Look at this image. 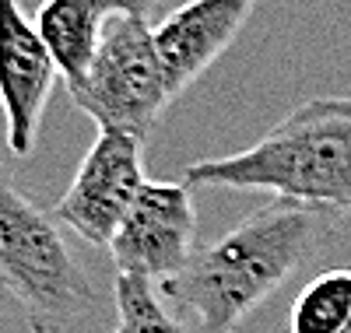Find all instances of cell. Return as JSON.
Instances as JSON below:
<instances>
[{
    "label": "cell",
    "mask_w": 351,
    "mask_h": 333,
    "mask_svg": "<svg viewBox=\"0 0 351 333\" xmlns=\"http://www.w3.org/2000/svg\"><path fill=\"white\" fill-rule=\"evenodd\" d=\"M106 8H109V14L152 21V14L158 11V0H106Z\"/></svg>",
    "instance_id": "obj_12"
},
{
    "label": "cell",
    "mask_w": 351,
    "mask_h": 333,
    "mask_svg": "<svg viewBox=\"0 0 351 333\" xmlns=\"http://www.w3.org/2000/svg\"><path fill=\"white\" fill-rule=\"evenodd\" d=\"M341 214L295 200H267L221 238L197 246L176 278L158 284L197 333H236L278 288L327 246Z\"/></svg>",
    "instance_id": "obj_1"
},
{
    "label": "cell",
    "mask_w": 351,
    "mask_h": 333,
    "mask_svg": "<svg viewBox=\"0 0 351 333\" xmlns=\"http://www.w3.org/2000/svg\"><path fill=\"white\" fill-rule=\"evenodd\" d=\"M0 284L28 312V319H46L67 326L84 316L95 301V288L84 267L74 260L60 221L25 197L18 183L0 165Z\"/></svg>",
    "instance_id": "obj_3"
},
{
    "label": "cell",
    "mask_w": 351,
    "mask_h": 333,
    "mask_svg": "<svg viewBox=\"0 0 351 333\" xmlns=\"http://www.w3.org/2000/svg\"><path fill=\"white\" fill-rule=\"evenodd\" d=\"M197 249V207L186 183L148 179L134 207L116 228L109 253L116 274L152 281L155 288L176 278Z\"/></svg>",
    "instance_id": "obj_6"
},
{
    "label": "cell",
    "mask_w": 351,
    "mask_h": 333,
    "mask_svg": "<svg viewBox=\"0 0 351 333\" xmlns=\"http://www.w3.org/2000/svg\"><path fill=\"white\" fill-rule=\"evenodd\" d=\"M28 326H32V333H64V326L46 323V319H28Z\"/></svg>",
    "instance_id": "obj_13"
},
{
    "label": "cell",
    "mask_w": 351,
    "mask_h": 333,
    "mask_svg": "<svg viewBox=\"0 0 351 333\" xmlns=\"http://www.w3.org/2000/svg\"><path fill=\"white\" fill-rule=\"evenodd\" d=\"M288 333H351V267L324 270L299 291Z\"/></svg>",
    "instance_id": "obj_10"
},
{
    "label": "cell",
    "mask_w": 351,
    "mask_h": 333,
    "mask_svg": "<svg viewBox=\"0 0 351 333\" xmlns=\"http://www.w3.org/2000/svg\"><path fill=\"white\" fill-rule=\"evenodd\" d=\"M56 77L36 18H25L18 0H0V112L14 158H32Z\"/></svg>",
    "instance_id": "obj_7"
},
{
    "label": "cell",
    "mask_w": 351,
    "mask_h": 333,
    "mask_svg": "<svg viewBox=\"0 0 351 333\" xmlns=\"http://www.w3.org/2000/svg\"><path fill=\"white\" fill-rule=\"evenodd\" d=\"M193 190L271 193L351 214V99L319 95L295 106L256 144L221 158H200L183 172Z\"/></svg>",
    "instance_id": "obj_2"
},
{
    "label": "cell",
    "mask_w": 351,
    "mask_h": 333,
    "mask_svg": "<svg viewBox=\"0 0 351 333\" xmlns=\"http://www.w3.org/2000/svg\"><path fill=\"white\" fill-rule=\"evenodd\" d=\"M106 0H43L36 11V28L53 56L64 84H77L99 53L106 21Z\"/></svg>",
    "instance_id": "obj_9"
},
{
    "label": "cell",
    "mask_w": 351,
    "mask_h": 333,
    "mask_svg": "<svg viewBox=\"0 0 351 333\" xmlns=\"http://www.w3.org/2000/svg\"><path fill=\"white\" fill-rule=\"evenodd\" d=\"M144 183H148L144 140L127 130L99 127L95 144L81 158L64 197L56 200L53 218L81 235L88 246L109 249L116 228L134 207Z\"/></svg>",
    "instance_id": "obj_5"
},
{
    "label": "cell",
    "mask_w": 351,
    "mask_h": 333,
    "mask_svg": "<svg viewBox=\"0 0 351 333\" xmlns=\"http://www.w3.org/2000/svg\"><path fill=\"white\" fill-rule=\"evenodd\" d=\"M71 102L99 127L127 130L141 140L176 102L155 49V28L141 18L112 14L88 74L67 88Z\"/></svg>",
    "instance_id": "obj_4"
},
{
    "label": "cell",
    "mask_w": 351,
    "mask_h": 333,
    "mask_svg": "<svg viewBox=\"0 0 351 333\" xmlns=\"http://www.w3.org/2000/svg\"><path fill=\"white\" fill-rule=\"evenodd\" d=\"M112 301H116L112 333H190V326L172 312V306L152 281L116 274Z\"/></svg>",
    "instance_id": "obj_11"
},
{
    "label": "cell",
    "mask_w": 351,
    "mask_h": 333,
    "mask_svg": "<svg viewBox=\"0 0 351 333\" xmlns=\"http://www.w3.org/2000/svg\"><path fill=\"white\" fill-rule=\"evenodd\" d=\"M260 0H186L155 25V49L172 99L204 77L215 60L239 39Z\"/></svg>",
    "instance_id": "obj_8"
}]
</instances>
